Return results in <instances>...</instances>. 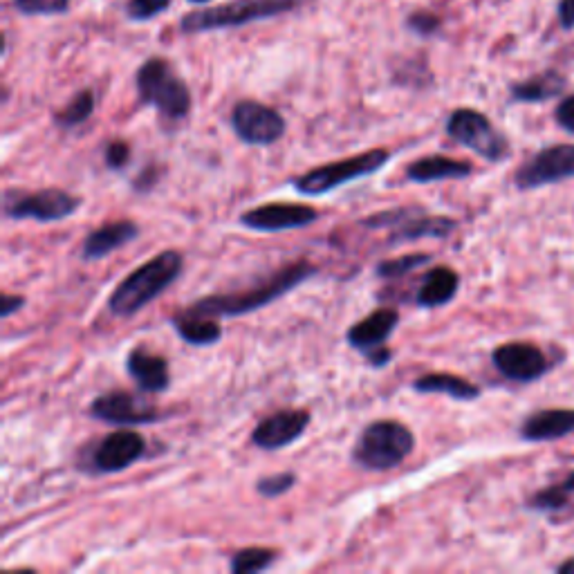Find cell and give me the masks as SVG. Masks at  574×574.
<instances>
[{"instance_id": "cell-6", "label": "cell", "mask_w": 574, "mask_h": 574, "mask_svg": "<svg viewBox=\"0 0 574 574\" xmlns=\"http://www.w3.org/2000/svg\"><path fill=\"white\" fill-rule=\"evenodd\" d=\"M388 160H391V153L386 148H373V151L346 157V160L317 166V169L294 178L292 187L301 196H326V193L344 187V184L368 178V175L384 169Z\"/></svg>"}, {"instance_id": "cell-9", "label": "cell", "mask_w": 574, "mask_h": 574, "mask_svg": "<svg viewBox=\"0 0 574 574\" xmlns=\"http://www.w3.org/2000/svg\"><path fill=\"white\" fill-rule=\"evenodd\" d=\"M447 135L453 142L469 148L487 162H503L509 157V142L489 117L474 108L453 110L447 119Z\"/></svg>"}, {"instance_id": "cell-36", "label": "cell", "mask_w": 574, "mask_h": 574, "mask_svg": "<svg viewBox=\"0 0 574 574\" xmlns=\"http://www.w3.org/2000/svg\"><path fill=\"white\" fill-rule=\"evenodd\" d=\"M157 182H160V169H157L155 164H148L146 169H142L140 175H137V178H135L133 187H135L137 193H148L155 187Z\"/></svg>"}, {"instance_id": "cell-10", "label": "cell", "mask_w": 574, "mask_h": 574, "mask_svg": "<svg viewBox=\"0 0 574 574\" xmlns=\"http://www.w3.org/2000/svg\"><path fill=\"white\" fill-rule=\"evenodd\" d=\"M144 456V435L133 431V427H119V431L104 435L88 451V460L81 462V469L90 471V474H119V471L133 467Z\"/></svg>"}, {"instance_id": "cell-15", "label": "cell", "mask_w": 574, "mask_h": 574, "mask_svg": "<svg viewBox=\"0 0 574 574\" xmlns=\"http://www.w3.org/2000/svg\"><path fill=\"white\" fill-rule=\"evenodd\" d=\"M319 220V211L299 202H270V205L245 211L240 216V225L263 231V234H279V231L305 229Z\"/></svg>"}, {"instance_id": "cell-22", "label": "cell", "mask_w": 574, "mask_h": 574, "mask_svg": "<svg viewBox=\"0 0 574 574\" xmlns=\"http://www.w3.org/2000/svg\"><path fill=\"white\" fill-rule=\"evenodd\" d=\"M460 287V276L447 265H438L424 274V279L415 292V303L420 308H442V305L456 299Z\"/></svg>"}, {"instance_id": "cell-23", "label": "cell", "mask_w": 574, "mask_h": 574, "mask_svg": "<svg viewBox=\"0 0 574 574\" xmlns=\"http://www.w3.org/2000/svg\"><path fill=\"white\" fill-rule=\"evenodd\" d=\"M413 391L424 395H447L458 402H474L480 397V386L469 382L465 377L451 373H427L413 382Z\"/></svg>"}, {"instance_id": "cell-2", "label": "cell", "mask_w": 574, "mask_h": 574, "mask_svg": "<svg viewBox=\"0 0 574 574\" xmlns=\"http://www.w3.org/2000/svg\"><path fill=\"white\" fill-rule=\"evenodd\" d=\"M184 267V256L178 249L153 256L151 261L137 267L133 274L119 283L108 299V310L113 317L126 319L148 308L157 296H162L169 287L180 279Z\"/></svg>"}, {"instance_id": "cell-5", "label": "cell", "mask_w": 574, "mask_h": 574, "mask_svg": "<svg viewBox=\"0 0 574 574\" xmlns=\"http://www.w3.org/2000/svg\"><path fill=\"white\" fill-rule=\"evenodd\" d=\"M299 5V0H231V3L218 5L214 9H200L191 12L180 21L182 34H200L214 30H229L267 18L281 16Z\"/></svg>"}, {"instance_id": "cell-33", "label": "cell", "mask_w": 574, "mask_h": 574, "mask_svg": "<svg viewBox=\"0 0 574 574\" xmlns=\"http://www.w3.org/2000/svg\"><path fill=\"white\" fill-rule=\"evenodd\" d=\"M171 3L173 0H131V3L126 5V14L131 21L144 23L166 12V9L171 7Z\"/></svg>"}, {"instance_id": "cell-3", "label": "cell", "mask_w": 574, "mask_h": 574, "mask_svg": "<svg viewBox=\"0 0 574 574\" xmlns=\"http://www.w3.org/2000/svg\"><path fill=\"white\" fill-rule=\"evenodd\" d=\"M415 449V435L397 420H375L359 433L353 447V465L364 471H391Z\"/></svg>"}, {"instance_id": "cell-4", "label": "cell", "mask_w": 574, "mask_h": 574, "mask_svg": "<svg viewBox=\"0 0 574 574\" xmlns=\"http://www.w3.org/2000/svg\"><path fill=\"white\" fill-rule=\"evenodd\" d=\"M137 95L144 106H153L157 113L171 122H180L189 115L193 97L187 83H184L171 63L160 57L142 63L135 77Z\"/></svg>"}, {"instance_id": "cell-17", "label": "cell", "mask_w": 574, "mask_h": 574, "mask_svg": "<svg viewBox=\"0 0 574 574\" xmlns=\"http://www.w3.org/2000/svg\"><path fill=\"white\" fill-rule=\"evenodd\" d=\"M312 422L310 411L305 409H285L276 411L274 415H267L256 424L252 431L254 447L263 451H279L290 447L296 440L303 438Z\"/></svg>"}, {"instance_id": "cell-18", "label": "cell", "mask_w": 574, "mask_h": 574, "mask_svg": "<svg viewBox=\"0 0 574 574\" xmlns=\"http://www.w3.org/2000/svg\"><path fill=\"white\" fill-rule=\"evenodd\" d=\"M126 370L128 375L135 379L140 391L146 395H160L166 393L171 386V370L169 361L162 355H155L151 350L140 346L133 348L126 357Z\"/></svg>"}, {"instance_id": "cell-34", "label": "cell", "mask_w": 574, "mask_h": 574, "mask_svg": "<svg viewBox=\"0 0 574 574\" xmlns=\"http://www.w3.org/2000/svg\"><path fill=\"white\" fill-rule=\"evenodd\" d=\"M406 25H409L411 32L427 39V36H433L440 30L442 23H440V18L431 12H413L409 18H406Z\"/></svg>"}, {"instance_id": "cell-16", "label": "cell", "mask_w": 574, "mask_h": 574, "mask_svg": "<svg viewBox=\"0 0 574 574\" xmlns=\"http://www.w3.org/2000/svg\"><path fill=\"white\" fill-rule=\"evenodd\" d=\"M492 364L505 379L521 384L536 382L552 368L548 355L527 341H509L498 346L492 353Z\"/></svg>"}, {"instance_id": "cell-21", "label": "cell", "mask_w": 574, "mask_h": 574, "mask_svg": "<svg viewBox=\"0 0 574 574\" xmlns=\"http://www.w3.org/2000/svg\"><path fill=\"white\" fill-rule=\"evenodd\" d=\"M474 173V166L465 160H453L447 155H424L406 166L404 178L415 184H429L442 180H465Z\"/></svg>"}, {"instance_id": "cell-20", "label": "cell", "mask_w": 574, "mask_h": 574, "mask_svg": "<svg viewBox=\"0 0 574 574\" xmlns=\"http://www.w3.org/2000/svg\"><path fill=\"white\" fill-rule=\"evenodd\" d=\"M521 438L525 442H552L574 433V409H545L527 415L523 420Z\"/></svg>"}, {"instance_id": "cell-30", "label": "cell", "mask_w": 574, "mask_h": 574, "mask_svg": "<svg viewBox=\"0 0 574 574\" xmlns=\"http://www.w3.org/2000/svg\"><path fill=\"white\" fill-rule=\"evenodd\" d=\"M566 505H568V494L563 492L559 485L541 489L539 494H534L530 501H527V507L534 509V512H543V514L561 512V509H566Z\"/></svg>"}, {"instance_id": "cell-41", "label": "cell", "mask_w": 574, "mask_h": 574, "mask_svg": "<svg viewBox=\"0 0 574 574\" xmlns=\"http://www.w3.org/2000/svg\"><path fill=\"white\" fill-rule=\"evenodd\" d=\"M189 3H193V5H202V3H209V0H189Z\"/></svg>"}, {"instance_id": "cell-39", "label": "cell", "mask_w": 574, "mask_h": 574, "mask_svg": "<svg viewBox=\"0 0 574 574\" xmlns=\"http://www.w3.org/2000/svg\"><path fill=\"white\" fill-rule=\"evenodd\" d=\"M559 487H561L563 492H566L568 496H570V494H574V471H572V474H570L566 480H563V483H561Z\"/></svg>"}, {"instance_id": "cell-19", "label": "cell", "mask_w": 574, "mask_h": 574, "mask_svg": "<svg viewBox=\"0 0 574 574\" xmlns=\"http://www.w3.org/2000/svg\"><path fill=\"white\" fill-rule=\"evenodd\" d=\"M137 236H140V225L133 220L106 222L83 238L81 258L83 261H101V258L117 252L119 247L133 243Z\"/></svg>"}, {"instance_id": "cell-37", "label": "cell", "mask_w": 574, "mask_h": 574, "mask_svg": "<svg viewBox=\"0 0 574 574\" xmlns=\"http://www.w3.org/2000/svg\"><path fill=\"white\" fill-rule=\"evenodd\" d=\"M25 305V296H18V294H3V299H0V317L9 319L14 312H18Z\"/></svg>"}, {"instance_id": "cell-13", "label": "cell", "mask_w": 574, "mask_h": 574, "mask_svg": "<svg viewBox=\"0 0 574 574\" xmlns=\"http://www.w3.org/2000/svg\"><path fill=\"white\" fill-rule=\"evenodd\" d=\"M88 415L92 420L113 424V427H146V424H155L164 418V413L144 395L126 391H110L95 397Z\"/></svg>"}, {"instance_id": "cell-12", "label": "cell", "mask_w": 574, "mask_h": 574, "mask_svg": "<svg viewBox=\"0 0 574 574\" xmlns=\"http://www.w3.org/2000/svg\"><path fill=\"white\" fill-rule=\"evenodd\" d=\"M566 180H574V144L543 148L514 173V184L521 191L550 187Z\"/></svg>"}, {"instance_id": "cell-32", "label": "cell", "mask_w": 574, "mask_h": 574, "mask_svg": "<svg viewBox=\"0 0 574 574\" xmlns=\"http://www.w3.org/2000/svg\"><path fill=\"white\" fill-rule=\"evenodd\" d=\"M133 162V148L124 140H110L104 146V164L106 169L122 173L126 171V166Z\"/></svg>"}, {"instance_id": "cell-26", "label": "cell", "mask_w": 574, "mask_h": 574, "mask_svg": "<svg viewBox=\"0 0 574 574\" xmlns=\"http://www.w3.org/2000/svg\"><path fill=\"white\" fill-rule=\"evenodd\" d=\"M95 104H97L95 92H92L90 88L81 90L68 101L66 108L54 115V124H57L59 128H66V131L68 128H77L92 117V113H95Z\"/></svg>"}, {"instance_id": "cell-11", "label": "cell", "mask_w": 574, "mask_h": 574, "mask_svg": "<svg viewBox=\"0 0 574 574\" xmlns=\"http://www.w3.org/2000/svg\"><path fill=\"white\" fill-rule=\"evenodd\" d=\"M400 323V312L395 308H379L368 317L353 323L346 332L350 348L359 350L373 368H384L393 361V350L386 348V341Z\"/></svg>"}, {"instance_id": "cell-1", "label": "cell", "mask_w": 574, "mask_h": 574, "mask_svg": "<svg viewBox=\"0 0 574 574\" xmlns=\"http://www.w3.org/2000/svg\"><path fill=\"white\" fill-rule=\"evenodd\" d=\"M317 265H312L310 261H294L281 267L279 272L272 274L270 279H265L261 283H256L245 292H227V294H211L200 299L196 303H191L187 312L198 314V317H211V319H231V317H243V314L256 312L270 305L274 301H279L281 296L287 292H292L296 285H301L303 281L312 279L317 274Z\"/></svg>"}, {"instance_id": "cell-24", "label": "cell", "mask_w": 574, "mask_h": 574, "mask_svg": "<svg viewBox=\"0 0 574 574\" xmlns=\"http://www.w3.org/2000/svg\"><path fill=\"white\" fill-rule=\"evenodd\" d=\"M171 326L189 346H214L222 339L220 319L198 317L187 310L173 314Z\"/></svg>"}, {"instance_id": "cell-8", "label": "cell", "mask_w": 574, "mask_h": 574, "mask_svg": "<svg viewBox=\"0 0 574 574\" xmlns=\"http://www.w3.org/2000/svg\"><path fill=\"white\" fill-rule=\"evenodd\" d=\"M81 198L63 189H39L18 191L9 189L3 193V216L7 220H36V222H59L77 214Z\"/></svg>"}, {"instance_id": "cell-40", "label": "cell", "mask_w": 574, "mask_h": 574, "mask_svg": "<svg viewBox=\"0 0 574 574\" xmlns=\"http://www.w3.org/2000/svg\"><path fill=\"white\" fill-rule=\"evenodd\" d=\"M557 572L559 574H574V557L570 561H566V563H561V566L557 568Z\"/></svg>"}, {"instance_id": "cell-27", "label": "cell", "mask_w": 574, "mask_h": 574, "mask_svg": "<svg viewBox=\"0 0 574 574\" xmlns=\"http://www.w3.org/2000/svg\"><path fill=\"white\" fill-rule=\"evenodd\" d=\"M276 559H279V552L272 548H245L231 557L229 570L234 574H256L272 568Z\"/></svg>"}, {"instance_id": "cell-25", "label": "cell", "mask_w": 574, "mask_h": 574, "mask_svg": "<svg viewBox=\"0 0 574 574\" xmlns=\"http://www.w3.org/2000/svg\"><path fill=\"white\" fill-rule=\"evenodd\" d=\"M563 88H566V79H563L559 72L548 70V72L539 74V77L514 83L512 99L523 101V104H539V101H548L552 97L561 95Z\"/></svg>"}, {"instance_id": "cell-7", "label": "cell", "mask_w": 574, "mask_h": 574, "mask_svg": "<svg viewBox=\"0 0 574 574\" xmlns=\"http://www.w3.org/2000/svg\"><path fill=\"white\" fill-rule=\"evenodd\" d=\"M364 229H391L388 245L413 243L422 238H449L458 222L447 216H429L418 207H397L370 214L359 222Z\"/></svg>"}, {"instance_id": "cell-35", "label": "cell", "mask_w": 574, "mask_h": 574, "mask_svg": "<svg viewBox=\"0 0 574 574\" xmlns=\"http://www.w3.org/2000/svg\"><path fill=\"white\" fill-rule=\"evenodd\" d=\"M554 119H557V124L563 128V131L574 135V95L561 101V104L557 106V113H554Z\"/></svg>"}, {"instance_id": "cell-38", "label": "cell", "mask_w": 574, "mask_h": 574, "mask_svg": "<svg viewBox=\"0 0 574 574\" xmlns=\"http://www.w3.org/2000/svg\"><path fill=\"white\" fill-rule=\"evenodd\" d=\"M559 23L563 30L574 27V0H559Z\"/></svg>"}, {"instance_id": "cell-14", "label": "cell", "mask_w": 574, "mask_h": 574, "mask_svg": "<svg viewBox=\"0 0 574 574\" xmlns=\"http://www.w3.org/2000/svg\"><path fill=\"white\" fill-rule=\"evenodd\" d=\"M231 128L249 146H272L285 135L287 124L276 108L245 99L231 110Z\"/></svg>"}, {"instance_id": "cell-29", "label": "cell", "mask_w": 574, "mask_h": 574, "mask_svg": "<svg viewBox=\"0 0 574 574\" xmlns=\"http://www.w3.org/2000/svg\"><path fill=\"white\" fill-rule=\"evenodd\" d=\"M296 485V474L294 471H279V474H270L258 478L256 483V492L263 498H279L283 494L290 492Z\"/></svg>"}, {"instance_id": "cell-28", "label": "cell", "mask_w": 574, "mask_h": 574, "mask_svg": "<svg viewBox=\"0 0 574 574\" xmlns=\"http://www.w3.org/2000/svg\"><path fill=\"white\" fill-rule=\"evenodd\" d=\"M431 263V254H404V256H395L388 258V261L377 263L375 274L379 279L384 281H395V279H404L406 274H411L420 267Z\"/></svg>"}, {"instance_id": "cell-31", "label": "cell", "mask_w": 574, "mask_h": 574, "mask_svg": "<svg viewBox=\"0 0 574 574\" xmlns=\"http://www.w3.org/2000/svg\"><path fill=\"white\" fill-rule=\"evenodd\" d=\"M70 0H14V9L25 16L66 14Z\"/></svg>"}]
</instances>
